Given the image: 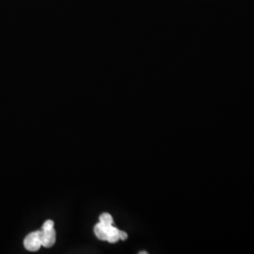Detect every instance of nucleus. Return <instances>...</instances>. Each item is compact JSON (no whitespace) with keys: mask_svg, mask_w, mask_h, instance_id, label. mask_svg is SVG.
<instances>
[{"mask_svg":"<svg viewBox=\"0 0 254 254\" xmlns=\"http://www.w3.org/2000/svg\"><path fill=\"white\" fill-rule=\"evenodd\" d=\"M24 246L29 252H36L38 251L41 246V237H40V231H36L33 233H30L29 235H27L24 240Z\"/></svg>","mask_w":254,"mask_h":254,"instance_id":"f257e3e1","label":"nucleus"},{"mask_svg":"<svg viewBox=\"0 0 254 254\" xmlns=\"http://www.w3.org/2000/svg\"><path fill=\"white\" fill-rule=\"evenodd\" d=\"M40 237H41L42 246H44L46 248L52 247L56 242V232H55L54 228L50 229V230H41Z\"/></svg>","mask_w":254,"mask_h":254,"instance_id":"f03ea898","label":"nucleus"},{"mask_svg":"<svg viewBox=\"0 0 254 254\" xmlns=\"http://www.w3.org/2000/svg\"><path fill=\"white\" fill-rule=\"evenodd\" d=\"M94 233L100 240H107L108 226H106V225H104V224L99 222L94 226Z\"/></svg>","mask_w":254,"mask_h":254,"instance_id":"7ed1b4c3","label":"nucleus"},{"mask_svg":"<svg viewBox=\"0 0 254 254\" xmlns=\"http://www.w3.org/2000/svg\"><path fill=\"white\" fill-rule=\"evenodd\" d=\"M118 240H120L118 229L112 226V225L108 226L107 241H109V243H116Z\"/></svg>","mask_w":254,"mask_h":254,"instance_id":"20e7f679","label":"nucleus"},{"mask_svg":"<svg viewBox=\"0 0 254 254\" xmlns=\"http://www.w3.org/2000/svg\"><path fill=\"white\" fill-rule=\"evenodd\" d=\"M100 222L102 224L106 225V226H109L112 225L113 223V218L111 217V215H109V213H104L100 216Z\"/></svg>","mask_w":254,"mask_h":254,"instance_id":"39448f33","label":"nucleus"},{"mask_svg":"<svg viewBox=\"0 0 254 254\" xmlns=\"http://www.w3.org/2000/svg\"><path fill=\"white\" fill-rule=\"evenodd\" d=\"M53 228H54V222L52 220L48 219L44 223L42 230H50V229H53Z\"/></svg>","mask_w":254,"mask_h":254,"instance_id":"423d86ee","label":"nucleus"},{"mask_svg":"<svg viewBox=\"0 0 254 254\" xmlns=\"http://www.w3.org/2000/svg\"><path fill=\"white\" fill-rule=\"evenodd\" d=\"M119 236H120V239H122V240H127V237H128L127 233L120 231V230H119Z\"/></svg>","mask_w":254,"mask_h":254,"instance_id":"0eeeda50","label":"nucleus"},{"mask_svg":"<svg viewBox=\"0 0 254 254\" xmlns=\"http://www.w3.org/2000/svg\"><path fill=\"white\" fill-rule=\"evenodd\" d=\"M148 254V253H147V252H140V253H139V254Z\"/></svg>","mask_w":254,"mask_h":254,"instance_id":"6e6552de","label":"nucleus"}]
</instances>
